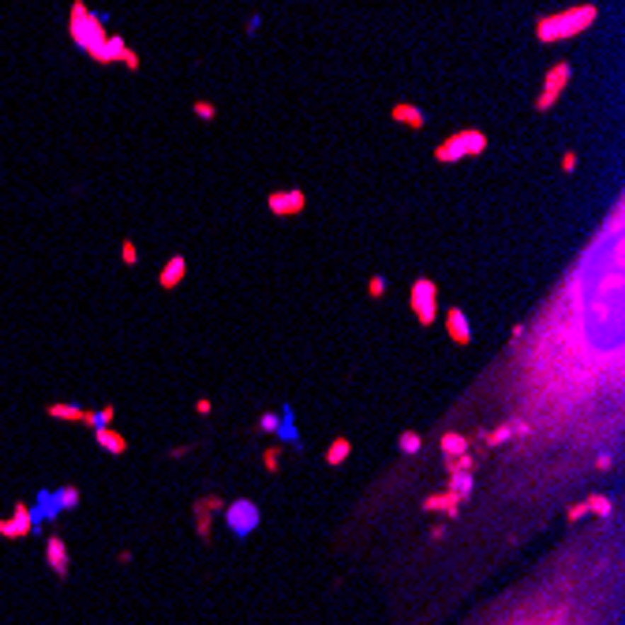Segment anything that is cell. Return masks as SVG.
<instances>
[{"label":"cell","instance_id":"cell-1","mask_svg":"<svg viewBox=\"0 0 625 625\" xmlns=\"http://www.w3.org/2000/svg\"><path fill=\"white\" fill-rule=\"evenodd\" d=\"M595 19H599V8L595 4H573V8L554 11V16H543L532 34H536L539 45H554V42H569V38L592 30Z\"/></svg>","mask_w":625,"mask_h":625},{"label":"cell","instance_id":"cell-2","mask_svg":"<svg viewBox=\"0 0 625 625\" xmlns=\"http://www.w3.org/2000/svg\"><path fill=\"white\" fill-rule=\"evenodd\" d=\"M68 38L98 64L101 49H105V42H109V30H105V23H101L98 11L86 8V0H71V8H68Z\"/></svg>","mask_w":625,"mask_h":625},{"label":"cell","instance_id":"cell-3","mask_svg":"<svg viewBox=\"0 0 625 625\" xmlns=\"http://www.w3.org/2000/svg\"><path fill=\"white\" fill-rule=\"evenodd\" d=\"M487 154V135L479 127H464V132H453L446 135L435 147V161L438 165H457V161H468V158H483Z\"/></svg>","mask_w":625,"mask_h":625},{"label":"cell","instance_id":"cell-4","mask_svg":"<svg viewBox=\"0 0 625 625\" xmlns=\"http://www.w3.org/2000/svg\"><path fill=\"white\" fill-rule=\"evenodd\" d=\"M408 307H412V315L420 326H435L438 322V285L431 277H415L412 281V289H408Z\"/></svg>","mask_w":625,"mask_h":625},{"label":"cell","instance_id":"cell-5","mask_svg":"<svg viewBox=\"0 0 625 625\" xmlns=\"http://www.w3.org/2000/svg\"><path fill=\"white\" fill-rule=\"evenodd\" d=\"M569 79H573V64L569 60L551 64V71L543 75V86H539V94H536V113H551L558 105V98L566 94Z\"/></svg>","mask_w":625,"mask_h":625},{"label":"cell","instance_id":"cell-6","mask_svg":"<svg viewBox=\"0 0 625 625\" xmlns=\"http://www.w3.org/2000/svg\"><path fill=\"white\" fill-rule=\"evenodd\" d=\"M258 520H263V513H258V505L251 498H236L232 505H225V524H229V532L236 539L251 536V532L258 528Z\"/></svg>","mask_w":625,"mask_h":625},{"label":"cell","instance_id":"cell-7","mask_svg":"<svg viewBox=\"0 0 625 625\" xmlns=\"http://www.w3.org/2000/svg\"><path fill=\"white\" fill-rule=\"evenodd\" d=\"M38 524H42V520H38V513L30 510V505L16 502V510H11L8 517H0V539H27Z\"/></svg>","mask_w":625,"mask_h":625},{"label":"cell","instance_id":"cell-8","mask_svg":"<svg viewBox=\"0 0 625 625\" xmlns=\"http://www.w3.org/2000/svg\"><path fill=\"white\" fill-rule=\"evenodd\" d=\"M266 210L273 217H299L307 210V195L304 188H285V191H270L266 195Z\"/></svg>","mask_w":625,"mask_h":625},{"label":"cell","instance_id":"cell-9","mask_svg":"<svg viewBox=\"0 0 625 625\" xmlns=\"http://www.w3.org/2000/svg\"><path fill=\"white\" fill-rule=\"evenodd\" d=\"M45 566L53 569L60 580H68V573H71V554H68V543H64L60 536H49V539H45Z\"/></svg>","mask_w":625,"mask_h":625},{"label":"cell","instance_id":"cell-10","mask_svg":"<svg viewBox=\"0 0 625 625\" xmlns=\"http://www.w3.org/2000/svg\"><path fill=\"white\" fill-rule=\"evenodd\" d=\"M389 120L401 124V127H412V132H423V127H427V113L420 105H412V101H397V105L389 109Z\"/></svg>","mask_w":625,"mask_h":625},{"label":"cell","instance_id":"cell-11","mask_svg":"<svg viewBox=\"0 0 625 625\" xmlns=\"http://www.w3.org/2000/svg\"><path fill=\"white\" fill-rule=\"evenodd\" d=\"M184 277H188V258L184 255H168V263L161 266V273H158V285L165 292H173V289H180L184 285Z\"/></svg>","mask_w":625,"mask_h":625},{"label":"cell","instance_id":"cell-12","mask_svg":"<svg viewBox=\"0 0 625 625\" xmlns=\"http://www.w3.org/2000/svg\"><path fill=\"white\" fill-rule=\"evenodd\" d=\"M446 333H449V341L453 345H472V326H468V315L461 307H449L446 311Z\"/></svg>","mask_w":625,"mask_h":625},{"label":"cell","instance_id":"cell-13","mask_svg":"<svg viewBox=\"0 0 625 625\" xmlns=\"http://www.w3.org/2000/svg\"><path fill=\"white\" fill-rule=\"evenodd\" d=\"M221 505L225 502L217 494H206V498L195 502V532H199V539H210V513H217Z\"/></svg>","mask_w":625,"mask_h":625},{"label":"cell","instance_id":"cell-14","mask_svg":"<svg viewBox=\"0 0 625 625\" xmlns=\"http://www.w3.org/2000/svg\"><path fill=\"white\" fill-rule=\"evenodd\" d=\"M94 442H98L105 453H113V457H124V453H127V438H124L120 431H113V427H98V431H94Z\"/></svg>","mask_w":625,"mask_h":625},{"label":"cell","instance_id":"cell-15","mask_svg":"<svg viewBox=\"0 0 625 625\" xmlns=\"http://www.w3.org/2000/svg\"><path fill=\"white\" fill-rule=\"evenodd\" d=\"M423 510H427V513H446V517H457V513H461V502L453 498L449 491H438V494H431V498H423Z\"/></svg>","mask_w":625,"mask_h":625},{"label":"cell","instance_id":"cell-16","mask_svg":"<svg viewBox=\"0 0 625 625\" xmlns=\"http://www.w3.org/2000/svg\"><path fill=\"white\" fill-rule=\"evenodd\" d=\"M449 494L457 502H468L472 498V472H461V468H453L449 472Z\"/></svg>","mask_w":625,"mask_h":625},{"label":"cell","instance_id":"cell-17","mask_svg":"<svg viewBox=\"0 0 625 625\" xmlns=\"http://www.w3.org/2000/svg\"><path fill=\"white\" fill-rule=\"evenodd\" d=\"M127 49V42L120 34H109V42L105 49H101V57H98V68H113V64H120V53Z\"/></svg>","mask_w":625,"mask_h":625},{"label":"cell","instance_id":"cell-18","mask_svg":"<svg viewBox=\"0 0 625 625\" xmlns=\"http://www.w3.org/2000/svg\"><path fill=\"white\" fill-rule=\"evenodd\" d=\"M438 446H442V457L453 461V457H461V453H468V438L457 435V431H449V435H442Z\"/></svg>","mask_w":625,"mask_h":625},{"label":"cell","instance_id":"cell-19","mask_svg":"<svg viewBox=\"0 0 625 625\" xmlns=\"http://www.w3.org/2000/svg\"><path fill=\"white\" fill-rule=\"evenodd\" d=\"M45 415H49V420H64V423H79V420H83V408L57 401V405H45Z\"/></svg>","mask_w":625,"mask_h":625},{"label":"cell","instance_id":"cell-20","mask_svg":"<svg viewBox=\"0 0 625 625\" xmlns=\"http://www.w3.org/2000/svg\"><path fill=\"white\" fill-rule=\"evenodd\" d=\"M113 415H116V408H113V405L98 408V412H86V408H83V420H79V423H83V427H90V431H98V427H109V423H113Z\"/></svg>","mask_w":625,"mask_h":625},{"label":"cell","instance_id":"cell-21","mask_svg":"<svg viewBox=\"0 0 625 625\" xmlns=\"http://www.w3.org/2000/svg\"><path fill=\"white\" fill-rule=\"evenodd\" d=\"M348 453H352V442H348V438H333V446L326 449V464L330 468H341L348 461Z\"/></svg>","mask_w":625,"mask_h":625},{"label":"cell","instance_id":"cell-22","mask_svg":"<svg viewBox=\"0 0 625 625\" xmlns=\"http://www.w3.org/2000/svg\"><path fill=\"white\" fill-rule=\"evenodd\" d=\"M397 449L405 453V457H415V453L423 449V435H415V431H401V438H397Z\"/></svg>","mask_w":625,"mask_h":625},{"label":"cell","instance_id":"cell-23","mask_svg":"<svg viewBox=\"0 0 625 625\" xmlns=\"http://www.w3.org/2000/svg\"><path fill=\"white\" fill-rule=\"evenodd\" d=\"M53 502H57V510H75L83 502V494H79V487H60L53 494Z\"/></svg>","mask_w":625,"mask_h":625},{"label":"cell","instance_id":"cell-24","mask_svg":"<svg viewBox=\"0 0 625 625\" xmlns=\"http://www.w3.org/2000/svg\"><path fill=\"white\" fill-rule=\"evenodd\" d=\"M610 510H614V505H610V498H607V494H588V498H584V513H599V517H610Z\"/></svg>","mask_w":625,"mask_h":625},{"label":"cell","instance_id":"cell-25","mask_svg":"<svg viewBox=\"0 0 625 625\" xmlns=\"http://www.w3.org/2000/svg\"><path fill=\"white\" fill-rule=\"evenodd\" d=\"M510 438H513V427H510V423H502V427H494V431H491L483 442H487V446H505Z\"/></svg>","mask_w":625,"mask_h":625},{"label":"cell","instance_id":"cell-26","mask_svg":"<svg viewBox=\"0 0 625 625\" xmlns=\"http://www.w3.org/2000/svg\"><path fill=\"white\" fill-rule=\"evenodd\" d=\"M277 423H281L277 412H263V415H258V431H263V435H277Z\"/></svg>","mask_w":625,"mask_h":625},{"label":"cell","instance_id":"cell-27","mask_svg":"<svg viewBox=\"0 0 625 625\" xmlns=\"http://www.w3.org/2000/svg\"><path fill=\"white\" fill-rule=\"evenodd\" d=\"M191 109H195V116H199V120H206V124L217 116V105H214V101H195Z\"/></svg>","mask_w":625,"mask_h":625},{"label":"cell","instance_id":"cell-28","mask_svg":"<svg viewBox=\"0 0 625 625\" xmlns=\"http://www.w3.org/2000/svg\"><path fill=\"white\" fill-rule=\"evenodd\" d=\"M120 258H124V266H139V247L132 240H124L120 243Z\"/></svg>","mask_w":625,"mask_h":625},{"label":"cell","instance_id":"cell-29","mask_svg":"<svg viewBox=\"0 0 625 625\" xmlns=\"http://www.w3.org/2000/svg\"><path fill=\"white\" fill-rule=\"evenodd\" d=\"M120 64H124V68H127V71H132V75H135V71L142 68V60H139V53H135V49H132V45H127V49H124V53H120Z\"/></svg>","mask_w":625,"mask_h":625},{"label":"cell","instance_id":"cell-30","mask_svg":"<svg viewBox=\"0 0 625 625\" xmlns=\"http://www.w3.org/2000/svg\"><path fill=\"white\" fill-rule=\"evenodd\" d=\"M367 296L371 299H382L386 296V277H382V273H374V277L367 281Z\"/></svg>","mask_w":625,"mask_h":625},{"label":"cell","instance_id":"cell-31","mask_svg":"<svg viewBox=\"0 0 625 625\" xmlns=\"http://www.w3.org/2000/svg\"><path fill=\"white\" fill-rule=\"evenodd\" d=\"M263 468H266V472H277V468H281V449L277 446L263 453Z\"/></svg>","mask_w":625,"mask_h":625},{"label":"cell","instance_id":"cell-32","mask_svg":"<svg viewBox=\"0 0 625 625\" xmlns=\"http://www.w3.org/2000/svg\"><path fill=\"white\" fill-rule=\"evenodd\" d=\"M577 165H580L577 150H566V154H562V173H577Z\"/></svg>","mask_w":625,"mask_h":625},{"label":"cell","instance_id":"cell-33","mask_svg":"<svg viewBox=\"0 0 625 625\" xmlns=\"http://www.w3.org/2000/svg\"><path fill=\"white\" fill-rule=\"evenodd\" d=\"M195 412H199V415H210V412H214V405H210L206 397H199V401H195Z\"/></svg>","mask_w":625,"mask_h":625},{"label":"cell","instance_id":"cell-34","mask_svg":"<svg viewBox=\"0 0 625 625\" xmlns=\"http://www.w3.org/2000/svg\"><path fill=\"white\" fill-rule=\"evenodd\" d=\"M524 333H528V326H524V322H517V326L510 330V341H520V337H524Z\"/></svg>","mask_w":625,"mask_h":625},{"label":"cell","instance_id":"cell-35","mask_svg":"<svg viewBox=\"0 0 625 625\" xmlns=\"http://www.w3.org/2000/svg\"><path fill=\"white\" fill-rule=\"evenodd\" d=\"M184 453H191V446H176V449H168V457L176 461V457H184Z\"/></svg>","mask_w":625,"mask_h":625},{"label":"cell","instance_id":"cell-36","mask_svg":"<svg viewBox=\"0 0 625 625\" xmlns=\"http://www.w3.org/2000/svg\"><path fill=\"white\" fill-rule=\"evenodd\" d=\"M614 461H610V453H599V461H595V468H610Z\"/></svg>","mask_w":625,"mask_h":625},{"label":"cell","instance_id":"cell-37","mask_svg":"<svg viewBox=\"0 0 625 625\" xmlns=\"http://www.w3.org/2000/svg\"><path fill=\"white\" fill-rule=\"evenodd\" d=\"M442 536H446V528H442V524H435V528H431V543H438Z\"/></svg>","mask_w":625,"mask_h":625}]
</instances>
